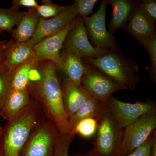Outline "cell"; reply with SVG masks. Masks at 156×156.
I'll use <instances>...</instances> for the list:
<instances>
[{
    "instance_id": "6da1fadb",
    "label": "cell",
    "mask_w": 156,
    "mask_h": 156,
    "mask_svg": "<svg viewBox=\"0 0 156 156\" xmlns=\"http://www.w3.org/2000/svg\"><path fill=\"white\" fill-rule=\"evenodd\" d=\"M56 66L52 62L40 61L31 73L28 91L41 105L45 116L56 126L60 134L70 131L62 101V87Z\"/></svg>"
},
{
    "instance_id": "7a4b0ae2",
    "label": "cell",
    "mask_w": 156,
    "mask_h": 156,
    "mask_svg": "<svg viewBox=\"0 0 156 156\" xmlns=\"http://www.w3.org/2000/svg\"><path fill=\"white\" fill-rule=\"evenodd\" d=\"M47 119L41 105L31 97L25 108L3 128L0 136V156H20L34 129Z\"/></svg>"
},
{
    "instance_id": "3957f363",
    "label": "cell",
    "mask_w": 156,
    "mask_h": 156,
    "mask_svg": "<svg viewBox=\"0 0 156 156\" xmlns=\"http://www.w3.org/2000/svg\"><path fill=\"white\" fill-rule=\"evenodd\" d=\"M84 60L99 70L124 89L134 90L140 80L137 64L119 52L111 51L100 57Z\"/></svg>"
},
{
    "instance_id": "277c9868",
    "label": "cell",
    "mask_w": 156,
    "mask_h": 156,
    "mask_svg": "<svg viewBox=\"0 0 156 156\" xmlns=\"http://www.w3.org/2000/svg\"><path fill=\"white\" fill-rule=\"evenodd\" d=\"M98 128L91 150L99 156H118L124 131L112 116L106 104L96 118Z\"/></svg>"
},
{
    "instance_id": "5b68a950",
    "label": "cell",
    "mask_w": 156,
    "mask_h": 156,
    "mask_svg": "<svg viewBox=\"0 0 156 156\" xmlns=\"http://www.w3.org/2000/svg\"><path fill=\"white\" fill-rule=\"evenodd\" d=\"M59 134L54 124L45 119L34 129L20 156H52Z\"/></svg>"
},
{
    "instance_id": "8992f818",
    "label": "cell",
    "mask_w": 156,
    "mask_h": 156,
    "mask_svg": "<svg viewBox=\"0 0 156 156\" xmlns=\"http://www.w3.org/2000/svg\"><path fill=\"white\" fill-rule=\"evenodd\" d=\"M107 0L101 1L99 8L92 15L83 18L87 35L92 46L105 51L119 52V49L112 34L107 30L105 24Z\"/></svg>"
},
{
    "instance_id": "52a82bcc",
    "label": "cell",
    "mask_w": 156,
    "mask_h": 156,
    "mask_svg": "<svg viewBox=\"0 0 156 156\" xmlns=\"http://www.w3.org/2000/svg\"><path fill=\"white\" fill-rule=\"evenodd\" d=\"M85 65L81 84L91 96L107 104L112 94L124 89L106 75L86 61Z\"/></svg>"
},
{
    "instance_id": "ba28073f",
    "label": "cell",
    "mask_w": 156,
    "mask_h": 156,
    "mask_svg": "<svg viewBox=\"0 0 156 156\" xmlns=\"http://www.w3.org/2000/svg\"><path fill=\"white\" fill-rule=\"evenodd\" d=\"M156 128V113L140 117L125 128L118 156H125L143 144Z\"/></svg>"
},
{
    "instance_id": "9c48e42d",
    "label": "cell",
    "mask_w": 156,
    "mask_h": 156,
    "mask_svg": "<svg viewBox=\"0 0 156 156\" xmlns=\"http://www.w3.org/2000/svg\"><path fill=\"white\" fill-rule=\"evenodd\" d=\"M64 44L66 51L83 59L98 58L109 52L92 46L88 38L83 18L79 16L68 34Z\"/></svg>"
},
{
    "instance_id": "30bf717a",
    "label": "cell",
    "mask_w": 156,
    "mask_h": 156,
    "mask_svg": "<svg viewBox=\"0 0 156 156\" xmlns=\"http://www.w3.org/2000/svg\"><path fill=\"white\" fill-rule=\"evenodd\" d=\"M107 105L112 116L122 128H126L144 115L156 113V103L151 100L126 103L112 95Z\"/></svg>"
},
{
    "instance_id": "8fae6325",
    "label": "cell",
    "mask_w": 156,
    "mask_h": 156,
    "mask_svg": "<svg viewBox=\"0 0 156 156\" xmlns=\"http://www.w3.org/2000/svg\"><path fill=\"white\" fill-rule=\"evenodd\" d=\"M78 16L75 4L67 6L61 14L50 19L41 17L35 33L27 42L32 47L48 37L63 30L70 24Z\"/></svg>"
},
{
    "instance_id": "7c38bea8",
    "label": "cell",
    "mask_w": 156,
    "mask_h": 156,
    "mask_svg": "<svg viewBox=\"0 0 156 156\" xmlns=\"http://www.w3.org/2000/svg\"><path fill=\"white\" fill-rule=\"evenodd\" d=\"M123 28L135 37L140 45L145 48L156 33V22L148 16L135 2L131 16Z\"/></svg>"
},
{
    "instance_id": "4fadbf2b",
    "label": "cell",
    "mask_w": 156,
    "mask_h": 156,
    "mask_svg": "<svg viewBox=\"0 0 156 156\" xmlns=\"http://www.w3.org/2000/svg\"><path fill=\"white\" fill-rule=\"evenodd\" d=\"M75 20L63 30L46 38L34 47L36 56L39 61L48 60L53 62L56 67H60L61 64L60 51Z\"/></svg>"
},
{
    "instance_id": "5bb4252c",
    "label": "cell",
    "mask_w": 156,
    "mask_h": 156,
    "mask_svg": "<svg viewBox=\"0 0 156 156\" xmlns=\"http://www.w3.org/2000/svg\"><path fill=\"white\" fill-rule=\"evenodd\" d=\"M61 87L63 106L69 119L90 95L82 85L76 84L67 78L63 80Z\"/></svg>"
},
{
    "instance_id": "9a60e30c",
    "label": "cell",
    "mask_w": 156,
    "mask_h": 156,
    "mask_svg": "<svg viewBox=\"0 0 156 156\" xmlns=\"http://www.w3.org/2000/svg\"><path fill=\"white\" fill-rule=\"evenodd\" d=\"M30 99L29 91L12 89L0 110V115L4 120H11L27 106Z\"/></svg>"
},
{
    "instance_id": "2e32d148",
    "label": "cell",
    "mask_w": 156,
    "mask_h": 156,
    "mask_svg": "<svg viewBox=\"0 0 156 156\" xmlns=\"http://www.w3.org/2000/svg\"><path fill=\"white\" fill-rule=\"evenodd\" d=\"M112 9V15L108 24V31L112 34L123 28L128 22L135 5L131 0H107Z\"/></svg>"
},
{
    "instance_id": "e0dca14e",
    "label": "cell",
    "mask_w": 156,
    "mask_h": 156,
    "mask_svg": "<svg viewBox=\"0 0 156 156\" xmlns=\"http://www.w3.org/2000/svg\"><path fill=\"white\" fill-rule=\"evenodd\" d=\"M41 17L36 9H30L25 12L11 33L14 41L23 43L29 41L36 31Z\"/></svg>"
},
{
    "instance_id": "ac0fdd59",
    "label": "cell",
    "mask_w": 156,
    "mask_h": 156,
    "mask_svg": "<svg viewBox=\"0 0 156 156\" xmlns=\"http://www.w3.org/2000/svg\"><path fill=\"white\" fill-rule=\"evenodd\" d=\"M35 56L34 47L28 43L14 41L2 65L8 70L14 71L20 65Z\"/></svg>"
},
{
    "instance_id": "d6986e66",
    "label": "cell",
    "mask_w": 156,
    "mask_h": 156,
    "mask_svg": "<svg viewBox=\"0 0 156 156\" xmlns=\"http://www.w3.org/2000/svg\"><path fill=\"white\" fill-rule=\"evenodd\" d=\"M62 70L68 79L78 85H82L81 80L85 69V62L82 58L65 51L61 56Z\"/></svg>"
},
{
    "instance_id": "ffe728a7",
    "label": "cell",
    "mask_w": 156,
    "mask_h": 156,
    "mask_svg": "<svg viewBox=\"0 0 156 156\" xmlns=\"http://www.w3.org/2000/svg\"><path fill=\"white\" fill-rule=\"evenodd\" d=\"M106 105V103L101 102L90 95L77 111L69 119L70 131L80 120L87 118H97Z\"/></svg>"
},
{
    "instance_id": "44dd1931",
    "label": "cell",
    "mask_w": 156,
    "mask_h": 156,
    "mask_svg": "<svg viewBox=\"0 0 156 156\" xmlns=\"http://www.w3.org/2000/svg\"><path fill=\"white\" fill-rule=\"evenodd\" d=\"M40 62L36 56L32 57L19 66L14 71L12 89L28 91L31 73Z\"/></svg>"
},
{
    "instance_id": "7402d4cb",
    "label": "cell",
    "mask_w": 156,
    "mask_h": 156,
    "mask_svg": "<svg viewBox=\"0 0 156 156\" xmlns=\"http://www.w3.org/2000/svg\"><path fill=\"white\" fill-rule=\"evenodd\" d=\"M25 12L10 7L0 8V30L11 33L14 27L17 26Z\"/></svg>"
},
{
    "instance_id": "603a6c76",
    "label": "cell",
    "mask_w": 156,
    "mask_h": 156,
    "mask_svg": "<svg viewBox=\"0 0 156 156\" xmlns=\"http://www.w3.org/2000/svg\"><path fill=\"white\" fill-rule=\"evenodd\" d=\"M98 128L96 118H87L80 120L73 127L70 133L76 136L78 134L85 138L94 137Z\"/></svg>"
},
{
    "instance_id": "cb8c5ba5",
    "label": "cell",
    "mask_w": 156,
    "mask_h": 156,
    "mask_svg": "<svg viewBox=\"0 0 156 156\" xmlns=\"http://www.w3.org/2000/svg\"><path fill=\"white\" fill-rule=\"evenodd\" d=\"M14 72L8 70L3 65H0V110L12 89Z\"/></svg>"
},
{
    "instance_id": "d4e9b609",
    "label": "cell",
    "mask_w": 156,
    "mask_h": 156,
    "mask_svg": "<svg viewBox=\"0 0 156 156\" xmlns=\"http://www.w3.org/2000/svg\"><path fill=\"white\" fill-rule=\"evenodd\" d=\"M67 8V6L56 5L50 0H43L41 4L37 7L36 10L40 17L44 19H48L61 14Z\"/></svg>"
},
{
    "instance_id": "484cf974",
    "label": "cell",
    "mask_w": 156,
    "mask_h": 156,
    "mask_svg": "<svg viewBox=\"0 0 156 156\" xmlns=\"http://www.w3.org/2000/svg\"><path fill=\"white\" fill-rule=\"evenodd\" d=\"M75 136L70 132L65 134H58L52 156H69V146Z\"/></svg>"
},
{
    "instance_id": "4316f807",
    "label": "cell",
    "mask_w": 156,
    "mask_h": 156,
    "mask_svg": "<svg viewBox=\"0 0 156 156\" xmlns=\"http://www.w3.org/2000/svg\"><path fill=\"white\" fill-rule=\"evenodd\" d=\"M147 50L151 59V66L149 71V76L151 80L156 83V34L151 38L145 48Z\"/></svg>"
},
{
    "instance_id": "83f0119b",
    "label": "cell",
    "mask_w": 156,
    "mask_h": 156,
    "mask_svg": "<svg viewBox=\"0 0 156 156\" xmlns=\"http://www.w3.org/2000/svg\"><path fill=\"white\" fill-rule=\"evenodd\" d=\"M97 2V0H76L73 2L75 4L78 16L85 18L92 15Z\"/></svg>"
},
{
    "instance_id": "f1b7e54d",
    "label": "cell",
    "mask_w": 156,
    "mask_h": 156,
    "mask_svg": "<svg viewBox=\"0 0 156 156\" xmlns=\"http://www.w3.org/2000/svg\"><path fill=\"white\" fill-rule=\"evenodd\" d=\"M156 137V132L154 131L147 139L134 151L125 156H151V149L152 143Z\"/></svg>"
},
{
    "instance_id": "f546056e",
    "label": "cell",
    "mask_w": 156,
    "mask_h": 156,
    "mask_svg": "<svg viewBox=\"0 0 156 156\" xmlns=\"http://www.w3.org/2000/svg\"><path fill=\"white\" fill-rule=\"evenodd\" d=\"M137 5L151 19L156 22V0H140L136 2Z\"/></svg>"
},
{
    "instance_id": "4dcf8cb0",
    "label": "cell",
    "mask_w": 156,
    "mask_h": 156,
    "mask_svg": "<svg viewBox=\"0 0 156 156\" xmlns=\"http://www.w3.org/2000/svg\"><path fill=\"white\" fill-rule=\"evenodd\" d=\"M14 42L13 39L9 41H0V65L5 61L9 48Z\"/></svg>"
},
{
    "instance_id": "1f68e13d",
    "label": "cell",
    "mask_w": 156,
    "mask_h": 156,
    "mask_svg": "<svg viewBox=\"0 0 156 156\" xmlns=\"http://www.w3.org/2000/svg\"><path fill=\"white\" fill-rule=\"evenodd\" d=\"M39 5L36 0H14L11 7L19 9L20 7H24L30 9H36Z\"/></svg>"
},
{
    "instance_id": "d6a6232c",
    "label": "cell",
    "mask_w": 156,
    "mask_h": 156,
    "mask_svg": "<svg viewBox=\"0 0 156 156\" xmlns=\"http://www.w3.org/2000/svg\"><path fill=\"white\" fill-rule=\"evenodd\" d=\"M151 156H156V137L154 140L151 149Z\"/></svg>"
},
{
    "instance_id": "836d02e7",
    "label": "cell",
    "mask_w": 156,
    "mask_h": 156,
    "mask_svg": "<svg viewBox=\"0 0 156 156\" xmlns=\"http://www.w3.org/2000/svg\"><path fill=\"white\" fill-rule=\"evenodd\" d=\"M74 156H99L96 154L95 153L93 152L92 150L90 151L87 152V153L85 154L78 153L76 154Z\"/></svg>"
},
{
    "instance_id": "e575fe53",
    "label": "cell",
    "mask_w": 156,
    "mask_h": 156,
    "mask_svg": "<svg viewBox=\"0 0 156 156\" xmlns=\"http://www.w3.org/2000/svg\"><path fill=\"white\" fill-rule=\"evenodd\" d=\"M3 128L2 127H0V136H1V134H2V131Z\"/></svg>"
},
{
    "instance_id": "d590c367",
    "label": "cell",
    "mask_w": 156,
    "mask_h": 156,
    "mask_svg": "<svg viewBox=\"0 0 156 156\" xmlns=\"http://www.w3.org/2000/svg\"><path fill=\"white\" fill-rule=\"evenodd\" d=\"M2 32H3L2 30H0V34H2Z\"/></svg>"
}]
</instances>
